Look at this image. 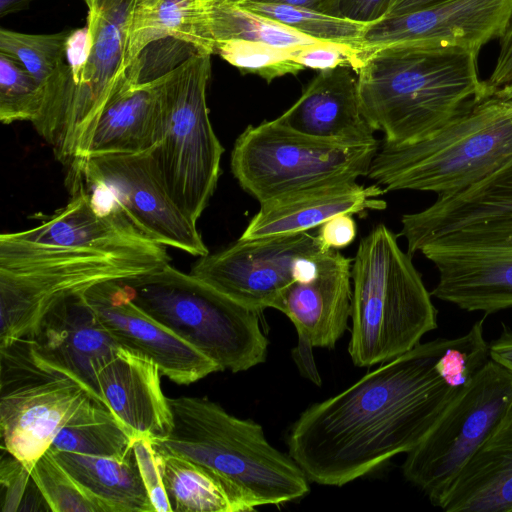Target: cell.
<instances>
[{"mask_svg":"<svg viewBox=\"0 0 512 512\" xmlns=\"http://www.w3.org/2000/svg\"><path fill=\"white\" fill-rule=\"evenodd\" d=\"M483 323L463 336L419 343L301 413L288 454L309 481L343 486L413 450L489 361Z\"/></svg>","mask_w":512,"mask_h":512,"instance_id":"obj_1","label":"cell"},{"mask_svg":"<svg viewBox=\"0 0 512 512\" xmlns=\"http://www.w3.org/2000/svg\"><path fill=\"white\" fill-rule=\"evenodd\" d=\"M478 56L454 47L391 46L367 52L356 72L363 115L383 143L422 141L489 97Z\"/></svg>","mask_w":512,"mask_h":512,"instance_id":"obj_2","label":"cell"},{"mask_svg":"<svg viewBox=\"0 0 512 512\" xmlns=\"http://www.w3.org/2000/svg\"><path fill=\"white\" fill-rule=\"evenodd\" d=\"M172 426L151 438L160 454L185 458L224 485L242 511L306 496L309 479L292 459L273 447L260 424L240 419L207 398H169Z\"/></svg>","mask_w":512,"mask_h":512,"instance_id":"obj_3","label":"cell"},{"mask_svg":"<svg viewBox=\"0 0 512 512\" xmlns=\"http://www.w3.org/2000/svg\"><path fill=\"white\" fill-rule=\"evenodd\" d=\"M86 25L70 31L61 63L45 83L32 122L62 163L70 164L109 99L128 81L129 37L139 0H83Z\"/></svg>","mask_w":512,"mask_h":512,"instance_id":"obj_4","label":"cell"},{"mask_svg":"<svg viewBox=\"0 0 512 512\" xmlns=\"http://www.w3.org/2000/svg\"><path fill=\"white\" fill-rule=\"evenodd\" d=\"M351 336L348 352L357 367L391 361L437 327L431 293L411 255L384 224L357 248L352 268Z\"/></svg>","mask_w":512,"mask_h":512,"instance_id":"obj_5","label":"cell"},{"mask_svg":"<svg viewBox=\"0 0 512 512\" xmlns=\"http://www.w3.org/2000/svg\"><path fill=\"white\" fill-rule=\"evenodd\" d=\"M511 157L512 98L492 95L422 141L382 143L367 176L386 191L447 197L483 180Z\"/></svg>","mask_w":512,"mask_h":512,"instance_id":"obj_6","label":"cell"},{"mask_svg":"<svg viewBox=\"0 0 512 512\" xmlns=\"http://www.w3.org/2000/svg\"><path fill=\"white\" fill-rule=\"evenodd\" d=\"M132 301L220 369L241 372L266 360L259 312L170 263L121 280Z\"/></svg>","mask_w":512,"mask_h":512,"instance_id":"obj_7","label":"cell"},{"mask_svg":"<svg viewBox=\"0 0 512 512\" xmlns=\"http://www.w3.org/2000/svg\"><path fill=\"white\" fill-rule=\"evenodd\" d=\"M170 257L107 254L0 235V343L28 335L60 300L160 268Z\"/></svg>","mask_w":512,"mask_h":512,"instance_id":"obj_8","label":"cell"},{"mask_svg":"<svg viewBox=\"0 0 512 512\" xmlns=\"http://www.w3.org/2000/svg\"><path fill=\"white\" fill-rule=\"evenodd\" d=\"M211 56L197 50L158 78L163 131L150 151L169 195L195 223L214 194L224 152L207 106Z\"/></svg>","mask_w":512,"mask_h":512,"instance_id":"obj_9","label":"cell"},{"mask_svg":"<svg viewBox=\"0 0 512 512\" xmlns=\"http://www.w3.org/2000/svg\"><path fill=\"white\" fill-rule=\"evenodd\" d=\"M379 145L347 146L309 137L276 120L249 125L236 139L231 170L260 204L368 175Z\"/></svg>","mask_w":512,"mask_h":512,"instance_id":"obj_10","label":"cell"},{"mask_svg":"<svg viewBox=\"0 0 512 512\" xmlns=\"http://www.w3.org/2000/svg\"><path fill=\"white\" fill-rule=\"evenodd\" d=\"M91 397L79 382L43 364L27 336L0 343L2 449L30 472Z\"/></svg>","mask_w":512,"mask_h":512,"instance_id":"obj_11","label":"cell"},{"mask_svg":"<svg viewBox=\"0 0 512 512\" xmlns=\"http://www.w3.org/2000/svg\"><path fill=\"white\" fill-rule=\"evenodd\" d=\"M512 401V372L490 360L458 393L402 465L407 481L438 506Z\"/></svg>","mask_w":512,"mask_h":512,"instance_id":"obj_12","label":"cell"},{"mask_svg":"<svg viewBox=\"0 0 512 512\" xmlns=\"http://www.w3.org/2000/svg\"><path fill=\"white\" fill-rule=\"evenodd\" d=\"M71 187L85 190L102 211L118 210L142 233L193 256L209 253L195 222L169 195L150 152L77 158Z\"/></svg>","mask_w":512,"mask_h":512,"instance_id":"obj_13","label":"cell"},{"mask_svg":"<svg viewBox=\"0 0 512 512\" xmlns=\"http://www.w3.org/2000/svg\"><path fill=\"white\" fill-rule=\"evenodd\" d=\"M437 268L431 295L486 314L512 307V216L467 224L419 250Z\"/></svg>","mask_w":512,"mask_h":512,"instance_id":"obj_14","label":"cell"},{"mask_svg":"<svg viewBox=\"0 0 512 512\" xmlns=\"http://www.w3.org/2000/svg\"><path fill=\"white\" fill-rule=\"evenodd\" d=\"M323 250L317 236L307 232L239 238L216 253L200 257L190 273L242 305L261 312L266 308L277 309L283 292L295 281V261Z\"/></svg>","mask_w":512,"mask_h":512,"instance_id":"obj_15","label":"cell"},{"mask_svg":"<svg viewBox=\"0 0 512 512\" xmlns=\"http://www.w3.org/2000/svg\"><path fill=\"white\" fill-rule=\"evenodd\" d=\"M512 16V0H444L369 24L361 47L366 52L391 46L454 47L479 55L500 39Z\"/></svg>","mask_w":512,"mask_h":512,"instance_id":"obj_16","label":"cell"},{"mask_svg":"<svg viewBox=\"0 0 512 512\" xmlns=\"http://www.w3.org/2000/svg\"><path fill=\"white\" fill-rule=\"evenodd\" d=\"M84 296L118 346L153 361L171 381L188 385L220 371L213 361L139 308L121 280L96 284Z\"/></svg>","mask_w":512,"mask_h":512,"instance_id":"obj_17","label":"cell"},{"mask_svg":"<svg viewBox=\"0 0 512 512\" xmlns=\"http://www.w3.org/2000/svg\"><path fill=\"white\" fill-rule=\"evenodd\" d=\"M26 336L43 364L70 376L100 400L97 372L119 346L84 292L52 306Z\"/></svg>","mask_w":512,"mask_h":512,"instance_id":"obj_18","label":"cell"},{"mask_svg":"<svg viewBox=\"0 0 512 512\" xmlns=\"http://www.w3.org/2000/svg\"><path fill=\"white\" fill-rule=\"evenodd\" d=\"M71 188L72 198L65 207L33 228L11 232L13 236L54 247L169 257L166 246L147 237L120 211H102L84 189Z\"/></svg>","mask_w":512,"mask_h":512,"instance_id":"obj_19","label":"cell"},{"mask_svg":"<svg viewBox=\"0 0 512 512\" xmlns=\"http://www.w3.org/2000/svg\"><path fill=\"white\" fill-rule=\"evenodd\" d=\"M317 263L315 278L291 283L277 310L294 324L298 346L333 348L344 335L351 315L352 260L329 249L318 255Z\"/></svg>","mask_w":512,"mask_h":512,"instance_id":"obj_20","label":"cell"},{"mask_svg":"<svg viewBox=\"0 0 512 512\" xmlns=\"http://www.w3.org/2000/svg\"><path fill=\"white\" fill-rule=\"evenodd\" d=\"M350 68L320 71L299 99L275 120L297 133L347 145H379L362 113L357 75Z\"/></svg>","mask_w":512,"mask_h":512,"instance_id":"obj_21","label":"cell"},{"mask_svg":"<svg viewBox=\"0 0 512 512\" xmlns=\"http://www.w3.org/2000/svg\"><path fill=\"white\" fill-rule=\"evenodd\" d=\"M160 374L153 361L121 346L97 372L100 401L134 440L163 437L172 426Z\"/></svg>","mask_w":512,"mask_h":512,"instance_id":"obj_22","label":"cell"},{"mask_svg":"<svg viewBox=\"0 0 512 512\" xmlns=\"http://www.w3.org/2000/svg\"><path fill=\"white\" fill-rule=\"evenodd\" d=\"M158 78L138 83L129 75L124 86L106 103L73 160L150 152L163 131Z\"/></svg>","mask_w":512,"mask_h":512,"instance_id":"obj_23","label":"cell"},{"mask_svg":"<svg viewBox=\"0 0 512 512\" xmlns=\"http://www.w3.org/2000/svg\"><path fill=\"white\" fill-rule=\"evenodd\" d=\"M387 191L377 183L355 182L305 191L260 204L240 239H258L307 232L340 214L384 210Z\"/></svg>","mask_w":512,"mask_h":512,"instance_id":"obj_24","label":"cell"},{"mask_svg":"<svg viewBox=\"0 0 512 512\" xmlns=\"http://www.w3.org/2000/svg\"><path fill=\"white\" fill-rule=\"evenodd\" d=\"M438 507L448 512H512V401Z\"/></svg>","mask_w":512,"mask_h":512,"instance_id":"obj_25","label":"cell"},{"mask_svg":"<svg viewBox=\"0 0 512 512\" xmlns=\"http://www.w3.org/2000/svg\"><path fill=\"white\" fill-rule=\"evenodd\" d=\"M502 216H512V157L498 170L447 197H438L426 209L404 214L400 235L408 253L419 252L429 240L467 224Z\"/></svg>","mask_w":512,"mask_h":512,"instance_id":"obj_26","label":"cell"},{"mask_svg":"<svg viewBox=\"0 0 512 512\" xmlns=\"http://www.w3.org/2000/svg\"><path fill=\"white\" fill-rule=\"evenodd\" d=\"M48 450L106 512H154L134 450L125 458Z\"/></svg>","mask_w":512,"mask_h":512,"instance_id":"obj_27","label":"cell"},{"mask_svg":"<svg viewBox=\"0 0 512 512\" xmlns=\"http://www.w3.org/2000/svg\"><path fill=\"white\" fill-rule=\"evenodd\" d=\"M167 38L213 55L208 6L202 0H139L130 29L131 64L147 46Z\"/></svg>","mask_w":512,"mask_h":512,"instance_id":"obj_28","label":"cell"},{"mask_svg":"<svg viewBox=\"0 0 512 512\" xmlns=\"http://www.w3.org/2000/svg\"><path fill=\"white\" fill-rule=\"evenodd\" d=\"M133 442L109 408L91 397L60 429L49 449L125 458L133 452Z\"/></svg>","mask_w":512,"mask_h":512,"instance_id":"obj_29","label":"cell"},{"mask_svg":"<svg viewBox=\"0 0 512 512\" xmlns=\"http://www.w3.org/2000/svg\"><path fill=\"white\" fill-rule=\"evenodd\" d=\"M159 455L172 512H242L224 485L204 468L179 456Z\"/></svg>","mask_w":512,"mask_h":512,"instance_id":"obj_30","label":"cell"},{"mask_svg":"<svg viewBox=\"0 0 512 512\" xmlns=\"http://www.w3.org/2000/svg\"><path fill=\"white\" fill-rule=\"evenodd\" d=\"M208 22L214 47L217 42L231 39L260 41L286 49L321 41L230 2L208 7Z\"/></svg>","mask_w":512,"mask_h":512,"instance_id":"obj_31","label":"cell"},{"mask_svg":"<svg viewBox=\"0 0 512 512\" xmlns=\"http://www.w3.org/2000/svg\"><path fill=\"white\" fill-rule=\"evenodd\" d=\"M238 5L321 41L361 47V40L368 26L301 6L255 1H245Z\"/></svg>","mask_w":512,"mask_h":512,"instance_id":"obj_32","label":"cell"},{"mask_svg":"<svg viewBox=\"0 0 512 512\" xmlns=\"http://www.w3.org/2000/svg\"><path fill=\"white\" fill-rule=\"evenodd\" d=\"M69 34H29L1 28L0 52L17 60L44 86L62 61Z\"/></svg>","mask_w":512,"mask_h":512,"instance_id":"obj_33","label":"cell"},{"mask_svg":"<svg viewBox=\"0 0 512 512\" xmlns=\"http://www.w3.org/2000/svg\"><path fill=\"white\" fill-rule=\"evenodd\" d=\"M31 478L52 512H106L104 506L47 450L33 465Z\"/></svg>","mask_w":512,"mask_h":512,"instance_id":"obj_34","label":"cell"},{"mask_svg":"<svg viewBox=\"0 0 512 512\" xmlns=\"http://www.w3.org/2000/svg\"><path fill=\"white\" fill-rule=\"evenodd\" d=\"M291 49L260 41L231 39L217 42L214 53L242 74L257 75L269 83L278 77L296 75L304 69L291 59Z\"/></svg>","mask_w":512,"mask_h":512,"instance_id":"obj_35","label":"cell"},{"mask_svg":"<svg viewBox=\"0 0 512 512\" xmlns=\"http://www.w3.org/2000/svg\"><path fill=\"white\" fill-rule=\"evenodd\" d=\"M44 87L17 60L0 52V120L33 122L42 109Z\"/></svg>","mask_w":512,"mask_h":512,"instance_id":"obj_36","label":"cell"},{"mask_svg":"<svg viewBox=\"0 0 512 512\" xmlns=\"http://www.w3.org/2000/svg\"><path fill=\"white\" fill-rule=\"evenodd\" d=\"M366 56L367 52L360 46L334 41H317L291 49L294 62L319 71L350 68L357 72Z\"/></svg>","mask_w":512,"mask_h":512,"instance_id":"obj_37","label":"cell"},{"mask_svg":"<svg viewBox=\"0 0 512 512\" xmlns=\"http://www.w3.org/2000/svg\"><path fill=\"white\" fill-rule=\"evenodd\" d=\"M133 450L154 512H172L163 484L161 458L155 450L151 438L135 439Z\"/></svg>","mask_w":512,"mask_h":512,"instance_id":"obj_38","label":"cell"},{"mask_svg":"<svg viewBox=\"0 0 512 512\" xmlns=\"http://www.w3.org/2000/svg\"><path fill=\"white\" fill-rule=\"evenodd\" d=\"M391 0H329L325 12L366 25L387 16Z\"/></svg>","mask_w":512,"mask_h":512,"instance_id":"obj_39","label":"cell"},{"mask_svg":"<svg viewBox=\"0 0 512 512\" xmlns=\"http://www.w3.org/2000/svg\"><path fill=\"white\" fill-rule=\"evenodd\" d=\"M356 234L357 225L351 214H340L319 226L316 236L324 250H338L350 245Z\"/></svg>","mask_w":512,"mask_h":512,"instance_id":"obj_40","label":"cell"},{"mask_svg":"<svg viewBox=\"0 0 512 512\" xmlns=\"http://www.w3.org/2000/svg\"><path fill=\"white\" fill-rule=\"evenodd\" d=\"M500 40V51L495 67L487 81H485L488 96H492L498 89L512 84V16L507 29Z\"/></svg>","mask_w":512,"mask_h":512,"instance_id":"obj_41","label":"cell"},{"mask_svg":"<svg viewBox=\"0 0 512 512\" xmlns=\"http://www.w3.org/2000/svg\"><path fill=\"white\" fill-rule=\"evenodd\" d=\"M444 0H391L386 17L406 14Z\"/></svg>","mask_w":512,"mask_h":512,"instance_id":"obj_42","label":"cell"},{"mask_svg":"<svg viewBox=\"0 0 512 512\" xmlns=\"http://www.w3.org/2000/svg\"><path fill=\"white\" fill-rule=\"evenodd\" d=\"M245 1L288 4L314 9L324 13L329 0H240L238 3L235 4H240Z\"/></svg>","mask_w":512,"mask_h":512,"instance_id":"obj_43","label":"cell"},{"mask_svg":"<svg viewBox=\"0 0 512 512\" xmlns=\"http://www.w3.org/2000/svg\"><path fill=\"white\" fill-rule=\"evenodd\" d=\"M30 1L32 0H0V16L4 17L7 14L22 9Z\"/></svg>","mask_w":512,"mask_h":512,"instance_id":"obj_44","label":"cell"},{"mask_svg":"<svg viewBox=\"0 0 512 512\" xmlns=\"http://www.w3.org/2000/svg\"><path fill=\"white\" fill-rule=\"evenodd\" d=\"M495 96L501 97V98H512V84L506 85L500 89H498L495 93Z\"/></svg>","mask_w":512,"mask_h":512,"instance_id":"obj_45","label":"cell"},{"mask_svg":"<svg viewBox=\"0 0 512 512\" xmlns=\"http://www.w3.org/2000/svg\"><path fill=\"white\" fill-rule=\"evenodd\" d=\"M233 1H235V0H202V2L208 7L223 4V3L233 2Z\"/></svg>","mask_w":512,"mask_h":512,"instance_id":"obj_46","label":"cell"}]
</instances>
